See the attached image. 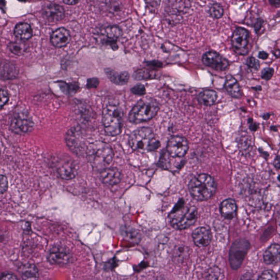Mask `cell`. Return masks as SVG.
<instances>
[{
	"mask_svg": "<svg viewBox=\"0 0 280 280\" xmlns=\"http://www.w3.org/2000/svg\"><path fill=\"white\" fill-rule=\"evenodd\" d=\"M249 123L250 124V128L251 130L253 131H256L258 128V125L256 123L253 122V119L251 118L249 119Z\"/></svg>",
	"mask_w": 280,
	"mask_h": 280,
	"instance_id": "obj_42",
	"label": "cell"
},
{
	"mask_svg": "<svg viewBox=\"0 0 280 280\" xmlns=\"http://www.w3.org/2000/svg\"><path fill=\"white\" fill-rule=\"evenodd\" d=\"M273 54L276 57L279 58L280 57V50H275V51L273 52Z\"/></svg>",
	"mask_w": 280,
	"mask_h": 280,
	"instance_id": "obj_45",
	"label": "cell"
},
{
	"mask_svg": "<svg viewBox=\"0 0 280 280\" xmlns=\"http://www.w3.org/2000/svg\"><path fill=\"white\" fill-rule=\"evenodd\" d=\"M195 244L200 248L206 247L210 243L211 234L206 227L196 228L192 235Z\"/></svg>",
	"mask_w": 280,
	"mask_h": 280,
	"instance_id": "obj_16",
	"label": "cell"
},
{
	"mask_svg": "<svg viewBox=\"0 0 280 280\" xmlns=\"http://www.w3.org/2000/svg\"><path fill=\"white\" fill-rule=\"evenodd\" d=\"M250 33L243 28H237L234 31L232 43L234 51L240 56L247 55L249 51Z\"/></svg>",
	"mask_w": 280,
	"mask_h": 280,
	"instance_id": "obj_7",
	"label": "cell"
},
{
	"mask_svg": "<svg viewBox=\"0 0 280 280\" xmlns=\"http://www.w3.org/2000/svg\"><path fill=\"white\" fill-rule=\"evenodd\" d=\"M19 272L23 280H38L39 270L34 265L28 263L21 266Z\"/></svg>",
	"mask_w": 280,
	"mask_h": 280,
	"instance_id": "obj_21",
	"label": "cell"
},
{
	"mask_svg": "<svg viewBox=\"0 0 280 280\" xmlns=\"http://www.w3.org/2000/svg\"><path fill=\"white\" fill-rule=\"evenodd\" d=\"M198 217V210L195 206L189 208L182 206L175 208L169 216L171 225L175 229L183 230L193 225Z\"/></svg>",
	"mask_w": 280,
	"mask_h": 280,
	"instance_id": "obj_6",
	"label": "cell"
},
{
	"mask_svg": "<svg viewBox=\"0 0 280 280\" xmlns=\"http://www.w3.org/2000/svg\"><path fill=\"white\" fill-rule=\"evenodd\" d=\"M87 155L91 166L102 171L109 168L114 160V153L109 145L98 141L88 146Z\"/></svg>",
	"mask_w": 280,
	"mask_h": 280,
	"instance_id": "obj_1",
	"label": "cell"
},
{
	"mask_svg": "<svg viewBox=\"0 0 280 280\" xmlns=\"http://www.w3.org/2000/svg\"><path fill=\"white\" fill-rule=\"evenodd\" d=\"M202 61L206 66L219 72H224L229 68L228 61L219 53L214 51L205 53Z\"/></svg>",
	"mask_w": 280,
	"mask_h": 280,
	"instance_id": "obj_11",
	"label": "cell"
},
{
	"mask_svg": "<svg viewBox=\"0 0 280 280\" xmlns=\"http://www.w3.org/2000/svg\"><path fill=\"white\" fill-rule=\"evenodd\" d=\"M129 144L137 152L146 153L157 150L160 146L151 129L141 128L132 133Z\"/></svg>",
	"mask_w": 280,
	"mask_h": 280,
	"instance_id": "obj_2",
	"label": "cell"
},
{
	"mask_svg": "<svg viewBox=\"0 0 280 280\" xmlns=\"http://www.w3.org/2000/svg\"><path fill=\"white\" fill-rule=\"evenodd\" d=\"M8 99H9V95L7 93V91L2 89L1 90V107L5 105V104L7 103Z\"/></svg>",
	"mask_w": 280,
	"mask_h": 280,
	"instance_id": "obj_37",
	"label": "cell"
},
{
	"mask_svg": "<svg viewBox=\"0 0 280 280\" xmlns=\"http://www.w3.org/2000/svg\"><path fill=\"white\" fill-rule=\"evenodd\" d=\"M271 5L275 7H279L280 6V1L279 0H276V1H269Z\"/></svg>",
	"mask_w": 280,
	"mask_h": 280,
	"instance_id": "obj_43",
	"label": "cell"
},
{
	"mask_svg": "<svg viewBox=\"0 0 280 280\" xmlns=\"http://www.w3.org/2000/svg\"><path fill=\"white\" fill-rule=\"evenodd\" d=\"M263 24H264V20L261 18H258L256 21H255L252 26L256 33H258L261 30Z\"/></svg>",
	"mask_w": 280,
	"mask_h": 280,
	"instance_id": "obj_36",
	"label": "cell"
},
{
	"mask_svg": "<svg viewBox=\"0 0 280 280\" xmlns=\"http://www.w3.org/2000/svg\"><path fill=\"white\" fill-rule=\"evenodd\" d=\"M252 89L254 90L255 91H262V87L260 86L254 87H252Z\"/></svg>",
	"mask_w": 280,
	"mask_h": 280,
	"instance_id": "obj_46",
	"label": "cell"
},
{
	"mask_svg": "<svg viewBox=\"0 0 280 280\" xmlns=\"http://www.w3.org/2000/svg\"><path fill=\"white\" fill-rule=\"evenodd\" d=\"M105 72L108 77L115 84L122 86L127 84L129 81V74L126 72L118 73L114 70L106 69Z\"/></svg>",
	"mask_w": 280,
	"mask_h": 280,
	"instance_id": "obj_23",
	"label": "cell"
},
{
	"mask_svg": "<svg viewBox=\"0 0 280 280\" xmlns=\"http://www.w3.org/2000/svg\"><path fill=\"white\" fill-rule=\"evenodd\" d=\"M189 142L183 137L174 136L171 138L167 146L169 155L175 158H182L189 150Z\"/></svg>",
	"mask_w": 280,
	"mask_h": 280,
	"instance_id": "obj_12",
	"label": "cell"
},
{
	"mask_svg": "<svg viewBox=\"0 0 280 280\" xmlns=\"http://www.w3.org/2000/svg\"><path fill=\"white\" fill-rule=\"evenodd\" d=\"M269 57V54L265 51H261L258 54V58L262 60H266Z\"/></svg>",
	"mask_w": 280,
	"mask_h": 280,
	"instance_id": "obj_41",
	"label": "cell"
},
{
	"mask_svg": "<svg viewBox=\"0 0 280 280\" xmlns=\"http://www.w3.org/2000/svg\"><path fill=\"white\" fill-rule=\"evenodd\" d=\"M64 3L67 4V5H76V3H78V1H64Z\"/></svg>",
	"mask_w": 280,
	"mask_h": 280,
	"instance_id": "obj_44",
	"label": "cell"
},
{
	"mask_svg": "<svg viewBox=\"0 0 280 280\" xmlns=\"http://www.w3.org/2000/svg\"><path fill=\"white\" fill-rule=\"evenodd\" d=\"M33 123L30 116L25 112H18L12 118L10 128L18 134H23L31 132Z\"/></svg>",
	"mask_w": 280,
	"mask_h": 280,
	"instance_id": "obj_9",
	"label": "cell"
},
{
	"mask_svg": "<svg viewBox=\"0 0 280 280\" xmlns=\"http://www.w3.org/2000/svg\"><path fill=\"white\" fill-rule=\"evenodd\" d=\"M217 99V94L213 90H206L200 93L198 100L200 103L205 106H212L215 104Z\"/></svg>",
	"mask_w": 280,
	"mask_h": 280,
	"instance_id": "obj_25",
	"label": "cell"
},
{
	"mask_svg": "<svg viewBox=\"0 0 280 280\" xmlns=\"http://www.w3.org/2000/svg\"><path fill=\"white\" fill-rule=\"evenodd\" d=\"M264 260L267 265L275 264L280 261V246L273 245L267 249L264 254Z\"/></svg>",
	"mask_w": 280,
	"mask_h": 280,
	"instance_id": "obj_22",
	"label": "cell"
},
{
	"mask_svg": "<svg viewBox=\"0 0 280 280\" xmlns=\"http://www.w3.org/2000/svg\"><path fill=\"white\" fill-rule=\"evenodd\" d=\"M278 178H279V181H280V176H279V177Z\"/></svg>",
	"mask_w": 280,
	"mask_h": 280,
	"instance_id": "obj_48",
	"label": "cell"
},
{
	"mask_svg": "<svg viewBox=\"0 0 280 280\" xmlns=\"http://www.w3.org/2000/svg\"><path fill=\"white\" fill-rule=\"evenodd\" d=\"M99 81L97 78H90L88 80L87 87L88 88H97L99 85Z\"/></svg>",
	"mask_w": 280,
	"mask_h": 280,
	"instance_id": "obj_40",
	"label": "cell"
},
{
	"mask_svg": "<svg viewBox=\"0 0 280 280\" xmlns=\"http://www.w3.org/2000/svg\"><path fill=\"white\" fill-rule=\"evenodd\" d=\"M258 280H278V278L273 271L267 270L262 273Z\"/></svg>",
	"mask_w": 280,
	"mask_h": 280,
	"instance_id": "obj_33",
	"label": "cell"
},
{
	"mask_svg": "<svg viewBox=\"0 0 280 280\" xmlns=\"http://www.w3.org/2000/svg\"><path fill=\"white\" fill-rule=\"evenodd\" d=\"M190 249L185 246H181L175 249L174 252V258L177 261H183L189 257Z\"/></svg>",
	"mask_w": 280,
	"mask_h": 280,
	"instance_id": "obj_27",
	"label": "cell"
},
{
	"mask_svg": "<svg viewBox=\"0 0 280 280\" xmlns=\"http://www.w3.org/2000/svg\"><path fill=\"white\" fill-rule=\"evenodd\" d=\"M193 198L199 201L208 200L216 191V183L214 178L207 174H200L192 179L189 185Z\"/></svg>",
	"mask_w": 280,
	"mask_h": 280,
	"instance_id": "obj_3",
	"label": "cell"
},
{
	"mask_svg": "<svg viewBox=\"0 0 280 280\" xmlns=\"http://www.w3.org/2000/svg\"><path fill=\"white\" fill-rule=\"evenodd\" d=\"M246 65L249 68L254 70L257 71L260 69V61L252 57L249 58L246 60Z\"/></svg>",
	"mask_w": 280,
	"mask_h": 280,
	"instance_id": "obj_32",
	"label": "cell"
},
{
	"mask_svg": "<svg viewBox=\"0 0 280 280\" xmlns=\"http://www.w3.org/2000/svg\"><path fill=\"white\" fill-rule=\"evenodd\" d=\"M160 110L156 100L150 98L142 99L138 102L129 114V120L133 123L147 122L155 117Z\"/></svg>",
	"mask_w": 280,
	"mask_h": 280,
	"instance_id": "obj_4",
	"label": "cell"
},
{
	"mask_svg": "<svg viewBox=\"0 0 280 280\" xmlns=\"http://www.w3.org/2000/svg\"><path fill=\"white\" fill-rule=\"evenodd\" d=\"M57 172L61 178L70 180L76 177V170L70 160H61L58 163Z\"/></svg>",
	"mask_w": 280,
	"mask_h": 280,
	"instance_id": "obj_14",
	"label": "cell"
},
{
	"mask_svg": "<svg viewBox=\"0 0 280 280\" xmlns=\"http://www.w3.org/2000/svg\"><path fill=\"white\" fill-rule=\"evenodd\" d=\"M1 69V76H4V78H14L15 75L17 74L18 72L15 67L12 65H4Z\"/></svg>",
	"mask_w": 280,
	"mask_h": 280,
	"instance_id": "obj_31",
	"label": "cell"
},
{
	"mask_svg": "<svg viewBox=\"0 0 280 280\" xmlns=\"http://www.w3.org/2000/svg\"><path fill=\"white\" fill-rule=\"evenodd\" d=\"M44 17L51 22H58L65 17L63 7L56 3H49L44 7Z\"/></svg>",
	"mask_w": 280,
	"mask_h": 280,
	"instance_id": "obj_13",
	"label": "cell"
},
{
	"mask_svg": "<svg viewBox=\"0 0 280 280\" xmlns=\"http://www.w3.org/2000/svg\"><path fill=\"white\" fill-rule=\"evenodd\" d=\"M270 115L269 114H266L265 115H263V118L265 120L268 119L270 118Z\"/></svg>",
	"mask_w": 280,
	"mask_h": 280,
	"instance_id": "obj_47",
	"label": "cell"
},
{
	"mask_svg": "<svg viewBox=\"0 0 280 280\" xmlns=\"http://www.w3.org/2000/svg\"><path fill=\"white\" fill-rule=\"evenodd\" d=\"M76 129H72L67 134L66 141L70 147L76 151L79 150V146H81V135Z\"/></svg>",
	"mask_w": 280,
	"mask_h": 280,
	"instance_id": "obj_26",
	"label": "cell"
},
{
	"mask_svg": "<svg viewBox=\"0 0 280 280\" xmlns=\"http://www.w3.org/2000/svg\"><path fill=\"white\" fill-rule=\"evenodd\" d=\"M250 248L248 241L236 240L232 246L229 253V261L234 269H237L241 266L246 253Z\"/></svg>",
	"mask_w": 280,
	"mask_h": 280,
	"instance_id": "obj_8",
	"label": "cell"
},
{
	"mask_svg": "<svg viewBox=\"0 0 280 280\" xmlns=\"http://www.w3.org/2000/svg\"><path fill=\"white\" fill-rule=\"evenodd\" d=\"M210 14L212 18L220 19L222 17L224 10L222 6L219 3H215L210 7Z\"/></svg>",
	"mask_w": 280,
	"mask_h": 280,
	"instance_id": "obj_29",
	"label": "cell"
},
{
	"mask_svg": "<svg viewBox=\"0 0 280 280\" xmlns=\"http://www.w3.org/2000/svg\"><path fill=\"white\" fill-rule=\"evenodd\" d=\"M105 43L110 44L115 50L118 48L117 42L122 35V31L118 26L108 27L104 29L103 33Z\"/></svg>",
	"mask_w": 280,
	"mask_h": 280,
	"instance_id": "obj_15",
	"label": "cell"
},
{
	"mask_svg": "<svg viewBox=\"0 0 280 280\" xmlns=\"http://www.w3.org/2000/svg\"><path fill=\"white\" fill-rule=\"evenodd\" d=\"M72 259V254L69 250L64 246L57 245L50 250L48 260L52 264L63 266L69 264Z\"/></svg>",
	"mask_w": 280,
	"mask_h": 280,
	"instance_id": "obj_10",
	"label": "cell"
},
{
	"mask_svg": "<svg viewBox=\"0 0 280 280\" xmlns=\"http://www.w3.org/2000/svg\"><path fill=\"white\" fill-rule=\"evenodd\" d=\"M8 188V181L6 177L1 175V193L3 194L7 191Z\"/></svg>",
	"mask_w": 280,
	"mask_h": 280,
	"instance_id": "obj_38",
	"label": "cell"
},
{
	"mask_svg": "<svg viewBox=\"0 0 280 280\" xmlns=\"http://www.w3.org/2000/svg\"><path fill=\"white\" fill-rule=\"evenodd\" d=\"M274 74V70L271 68H266L263 69L261 72V78L265 81H269L273 77Z\"/></svg>",
	"mask_w": 280,
	"mask_h": 280,
	"instance_id": "obj_34",
	"label": "cell"
},
{
	"mask_svg": "<svg viewBox=\"0 0 280 280\" xmlns=\"http://www.w3.org/2000/svg\"><path fill=\"white\" fill-rule=\"evenodd\" d=\"M133 93L137 95L143 96L146 94L145 87L142 84H138L132 89Z\"/></svg>",
	"mask_w": 280,
	"mask_h": 280,
	"instance_id": "obj_35",
	"label": "cell"
},
{
	"mask_svg": "<svg viewBox=\"0 0 280 280\" xmlns=\"http://www.w3.org/2000/svg\"><path fill=\"white\" fill-rule=\"evenodd\" d=\"M8 47L10 51L15 55L21 56L26 51V46L24 44L19 43H11Z\"/></svg>",
	"mask_w": 280,
	"mask_h": 280,
	"instance_id": "obj_30",
	"label": "cell"
},
{
	"mask_svg": "<svg viewBox=\"0 0 280 280\" xmlns=\"http://www.w3.org/2000/svg\"><path fill=\"white\" fill-rule=\"evenodd\" d=\"M220 211L224 218L232 220L236 216L237 206L235 200L228 199L221 203Z\"/></svg>",
	"mask_w": 280,
	"mask_h": 280,
	"instance_id": "obj_20",
	"label": "cell"
},
{
	"mask_svg": "<svg viewBox=\"0 0 280 280\" xmlns=\"http://www.w3.org/2000/svg\"><path fill=\"white\" fill-rule=\"evenodd\" d=\"M70 39L69 31L65 28H60L52 33L51 41L56 47L61 48L69 43Z\"/></svg>",
	"mask_w": 280,
	"mask_h": 280,
	"instance_id": "obj_17",
	"label": "cell"
},
{
	"mask_svg": "<svg viewBox=\"0 0 280 280\" xmlns=\"http://www.w3.org/2000/svg\"><path fill=\"white\" fill-rule=\"evenodd\" d=\"M123 114L120 108L116 105H108L103 113V123L107 134L116 136L119 134L122 128Z\"/></svg>",
	"mask_w": 280,
	"mask_h": 280,
	"instance_id": "obj_5",
	"label": "cell"
},
{
	"mask_svg": "<svg viewBox=\"0 0 280 280\" xmlns=\"http://www.w3.org/2000/svg\"><path fill=\"white\" fill-rule=\"evenodd\" d=\"M1 280H18V279L15 274L5 272L2 274Z\"/></svg>",
	"mask_w": 280,
	"mask_h": 280,
	"instance_id": "obj_39",
	"label": "cell"
},
{
	"mask_svg": "<svg viewBox=\"0 0 280 280\" xmlns=\"http://www.w3.org/2000/svg\"><path fill=\"white\" fill-rule=\"evenodd\" d=\"M15 35L21 40L30 39L32 35V30L30 25L26 23H20L16 25L15 29Z\"/></svg>",
	"mask_w": 280,
	"mask_h": 280,
	"instance_id": "obj_24",
	"label": "cell"
},
{
	"mask_svg": "<svg viewBox=\"0 0 280 280\" xmlns=\"http://www.w3.org/2000/svg\"><path fill=\"white\" fill-rule=\"evenodd\" d=\"M100 178L105 185L115 186L120 182L122 174L118 169L108 168L101 171Z\"/></svg>",
	"mask_w": 280,
	"mask_h": 280,
	"instance_id": "obj_18",
	"label": "cell"
},
{
	"mask_svg": "<svg viewBox=\"0 0 280 280\" xmlns=\"http://www.w3.org/2000/svg\"><path fill=\"white\" fill-rule=\"evenodd\" d=\"M152 74L151 72L148 70H139L133 74V77L138 81L146 80V79L154 78V74Z\"/></svg>",
	"mask_w": 280,
	"mask_h": 280,
	"instance_id": "obj_28",
	"label": "cell"
},
{
	"mask_svg": "<svg viewBox=\"0 0 280 280\" xmlns=\"http://www.w3.org/2000/svg\"><path fill=\"white\" fill-rule=\"evenodd\" d=\"M224 88L228 93L233 98L239 99L243 94L239 83L231 74L228 75L225 77Z\"/></svg>",
	"mask_w": 280,
	"mask_h": 280,
	"instance_id": "obj_19",
	"label": "cell"
}]
</instances>
